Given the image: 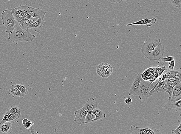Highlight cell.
I'll list each match as a JSON object with an SVG mask.
<instances>
[{
  "mask_svg": "<svg viewBox=\"0 0 181 134\" xmlns=\"http://www.w3.org/2000/svg\"><path fill=\"white\" fill-rule=\"evenodd\" d=\"M166 79L174 78L181 77V72L178 71L173 70H169L166 72Z\"/></svg>",
  "mask_w": 181,
  "mask_h": 134,
  "instance_id": "ffe728a7",
  "label": "cell"
},
{
  "mask_svg": "<svg viewBox=\"0 0 181 134\" xmlns=\"http://www.w3.org/2000/svg\"><path fill=\"white\" fill-rule=\"evenodd\" d=\"M36 37L35 35L23 29L18 23L14 26L13 31L9 35L8 40L13 43L26 42L33 41Z\"/></svg>",
  "mask_w": 181,
  "mask_h": 134,
  "instance_id": "6da1fadb",
  "label": "cell"
},
{
  "mask_svg": "<svg viewBox=\"0 0 181 134\" xmlns=\"http://www.w3.org/2000/svg\"><path fill=\"white\" fill-rule=\"evenodd\" d=\"M169 65L168 66L169 70H174V66H175V59L170 62H169Z\"/></svg>",
  "mask_w": 181,
  "mask_h": 134,
  "instance_id": "d6a6232c",
  "label": "cell"
},
{
  "mask_svg": "<svg viewBox=\"0 0 181 134\" xmlns=\"http://www.w3.org/2000/svg\"><path fill=\"white\" fill-rule=\"evenodd\" d=\"M112 66L107 63H101L97 67L96 72L98 75L103 78H107L112 74Z\"/></svg>",
  "mask_w": 181,
  "mask_h": 134,
  "instance_id": "52a82bcc",
  "label": "cell"
},
{
  "mask_svg": "<svg viewBox=\"0 0 181 134\" xmlns=\"http://www.w3.org/2000/svg\"><path fill=\"white\" fill-rule=\"evenodd\" d=\"M9 119V115H7V114H4L3 117L2 118V120L0 122V124H3V123L7 122L8 121Z\"/></svg>",
  "mask_w": 181,
  "mask_h": 134,
  "instance_id": "836d02e7",
  "label": "cell"
},
{
  "mask_svg": "<svg viewBox=\"0 0 181 134\" xmlns=\"http://www.w3.org/2000/svg\"><path fill=\"white\" fill-rule=\"evenodd\" d=\"M13 85L19 89V91L24 95L26 96L28 94V91H27V87L24 85L18 84H14Z\"/></svg>",
  "mask_w": 181,
  "mask_h": 134,
  "instance_id": "d4e9b609",
  "label": "cell"
},
{
  "mask_svg": "<svg viewBox=\"0 0 181 134\" xmlns=\"http://www.w3.org/2000/svg\"><path fill=\"white\" fill-rule=\"evenodd\" d=\"M180 124L177 128L174 130H172L171 133L175 134H181V121H180Z\"/></svg>",
  "mask_w": 181,
  "mask_h": 134,
  "instance_id": "4dcf8cb0",
  "label": "cell"
},
{
  "mask_svg": "<svg viewBox=\"0 0 181 134\" xmlns=\"http://www.w3.org/2000/svg\"><path fill=\"white\" fill-rule=\"evenodd\" d=\"M91 113L94 114L95 116V119L93 120V121H96L102 119H104L106 117V115L104 111H102L98 108L94 109L93 111H91Z\"/></svg>",
  "mask_w": 181,
  "mask_h": 134,
  "instance_id": "d6986e66",
  "label": "cell"
},
{
  "mask_svg": "<svg viewBox=\"0 0 181 134\" xmlns=\"http://www.w3.org/2000/svg\"><path fill=\"white\" fill-rule=\"evenodd\" d=\"M157 22V19L155 18L152 19L145 18L140 20L137 22L134 23L128 24L126 25V27H130L134 25H145L148 27H151L153 23H155Z\"/></svg>",
  "mask_w": 181,
  "mask_h": 134,
  "instance_id": "7c38bea8",
  "label": "cell"
},
{
  "mask_svg": "<svg viewBox=\"0 0 181 134\" xmlns=\"http://www.w3.org/2000/svg\"><path fill=\"white\" fill-rule=\"evenodd\" d=\"M39 18H30V19H27L23 24V25L21 26L23 29L26 30V31H28L29 27L30 25L33 23L37 20Z\"/></svg>",
  "mask_w": 181,
  "mask_h": 134,
  "instance_id": "44dd1931",
  "label": "cell"
},
{
  "mask_svg": "<svg viewBox=\"0 0 181 134\" xmlns=\"http://www.w3.org/2000/svg\"><path fill=\"white\" fill-rule=\"evenodd\" d=\"M10 10L12 13L14 19L18 23H20L23 18V16H22L19 10L15 9V8H13L10 9Z\"/></svg>",
  "mask_w": 181,
  "mask_h": 134,
  "instance_id": "7402d4cb",
  "label": "cell"
},
{
  "mask_svg": "<svg viewBox=\"0 0 181 134\" xmlns=\"http://www.w3.org/2000/svg\"><path fill=\"white\" fill-rule=\"evenodd\" d=\"M87 113V112L83 108L74 111L75 118L73 121L75 122L77 124L81 125L85 124V118Z\"/></svg>",
  "mask_w": 181,
  "mask_h": 134,
  "instance_id": "9c48e42d",
  "label": "cell"
},
{
  "mask_svg": "<svg viewBox=\"0 0 181 134\" xmlns=\"http://www.w3.org/2000/svg\"><path fill=\"white\" fill-rule=\"evenodd\" d=\"M9 115V119L8 121L13 122L22 117V115L21 113H10Z\"/></svg>",
  "mask_w": 181,
  "mask_h": 134,
  "instance_id": "484cf974",
  "label": "cell"
},
{
  "mask_svg": "<svg viewBox=\"0 0 181 134\" xmlns=\"http://www.w3.org/2000/svg\"><path fill=\"white\" fill-rule=\"evenodd\" d=\"M158 130L151 127H137L135 125L131 126L130 129L129 130L127 134H161Z\"/></svg>",
  "mask_w": 181,
  "mask_h": 134,
  "instance_id": "8992f818",
  "label": "cell"
},
{
  "mask_svg": "<svg viewBox=\"0 0 181 134\" xmlns=\"http://www.w3.org/2000/svg\"><path fill=\"white\" fill-rule=\"evenodd\" d=\"M141 79L142 74L138 73L135 77L134 81L132 83L129 93V96H134L137 95L139 85H140Z\"/></svg>",
  "mask_w": 181,
  "mask_h": 134,
  "instance_id": "8fae6325",
  "label": "cell"
},
{
  "mask_svg": "<svg viewBox=\"0 0 181 134\" xmlns=\"http://www.w3.org/2000/svg\"><path fill=\"white\" fill-rule=\"evenodd\" d=\"M157 83L156 81L150 83L149 81H145L142 78L137 93L140 100L146 101L148 99L149 93Z\"/></svg>",
  "mask_w": 181,
  "mask_h": 134,
  "instance_id": "3957f363",
  "label": "cell"
},
{
  "mask_svg": "<svg viewBox=\"0 0 181 134\" xmlns=\"http://www.w3.org/2000/svg\"><path fill=\"white\" fill-rule=\"evenodd\" d=\"M82 108L86 111L89 110L92 111L94 109L98 108V104L94 98H89L87 101L83 105Z\"/></svg>",
  "mask_w": 181,
  "mask_h": 134,
  "instance_id": "9a60e30c",
  "label": "cell"
},
{
  "mask_svg": "<svg viewBox=\"0 0 181 134\" xmlns=\"http://www.w3.org/2000/svg\"><path fill=\"white\" fill-rule=\"evenodd\" d=\"M10 113H21L20 108L16 105H14L8 109L4 114L10 115Z\"/></svg>",
  "mask_w": 181,
  "mask_h": 134,
  "instance_id": "cb8c5ba5",
  "label": "cell"
},
{
  "mask_svg": "<svg viewBox=\"0 0 181 134\" xmlns=\"http://www.w3.org/2000/svg\"><path fill=\"white\" fill-rule=\"evenodd\" d=\"M95 115L92 114V113H87L85 118V124H88L90 122H93V120L95 119Z\"/></svg>",
  "mask_w": 181,
  "mask_h": 134,
  "instance_id": "4316f807",
  "label": "cell"
},
{
  "mask_svg": "<svg viewBox=\"0 0 181 134\" xmlns=\"http://www.w3.org/2000/svg\"><path fill=\"white\" fill-rule=\"evenodd\" d=\"M28 119H27V118H24V119L23 120H22V123L23 124V125H24L26 124V123L28 121Z\"/></svg>",
  "mask_w": 181,
  "mask_h": 134,
  "instance_id": "f35d334b",
  "label": "cell"
},
{
  "mask_svg": "<svg viewBox=\"0 0 181 134\" xmlns=\"http://www.w3.org/2000/svg\"><path fill=\"white\" fill-rule=\"evenodd\" d=\"M170 2L173 6L180 10L181 0H170Z\"/></svg>",
  "mask_w": 181,
  "mask_h": 134,
  "instance_id": "83f0119b",
  "label": "cell"
},
{
  "mask_svg": "<svg viewBox=\"0 0 181 134\" xmlns=\"http://www.w3.org/2000/svg\"><path fill=\"white\" fill-rule=\"evenodd\" d=\"M181 99V82L174 86L171 97L168 98L167 102L173 103Z\"/></svg>",
  "mask_w": 181,
  "mask_h": 134,
  "instance_id": "30bf717a",
  "label": "cell"
},
{
  "mask_svg": "<svg viewBox=\"0 0 181 134\" xmlns=\"http://www.w3.org/2000/svg\"><path fill=\"white\" fill-rule=\"evenodd\" d=\"M44 23V18H39L37 20L30 25L29 27V30H33L36 33H39L41 30V27Z\"/></svg>",
  "mask_w": 181,
  "mask_h": 134,
  "instance_id": "2e32d148",
  "label": "cell"
},
{
  "mask_svg": "<svg viewBox=\"0 0 181 134\" xmlns=\"http://www.w3.org/2000/svg\"><path fill=\"white\" fill-rule=\"evenodd\" d=\"M128 0H109V1H110V2L111 3H120L123 1H126Z\"/></svg>",
  "mask_w": 181,
  "mask_h": 134,
  "instance_id": "8d00e7d4",
  "label": "cell"
},
{
  "mask_svg": "<svg viewBox=\"0 0 181 134\" xmlns=\"http://www.w3.org/2000/svg\"><path fill=\"white\" fill-rule=\"evenodd\" d=\"M165 52L164 46L161 43L154 48L147 58L150 60L158 61L163 57Z\"/></svg>",
  "mask_w": 181,
  "mask_h": 134,
  "instance_id": "ba28073f",
  "label": "cell"
},
{
  "mask_svg": "<svg viewBox=\"0 0 181 134\" xmlns=\"http://www.w3.org/2000/svg\"><path fill=\"white\" fill-rule=\"evenodd\" d=\"M34 123H33L31 121L28 120L26 124L24 125L25 128L27 129H29L30 128L31 126H33Z\"/></svg>",
  "mask_w": 181,
  "mask_h": 134,
  "instance_id": "e575fe53",
  "label": "cell"
},
{
  "mask_svg": "<svg viewBox=\"0 0 181 134\" xmlns=\"http://www.w3.org/2000/svg\"><path fill=\"white\" fill-rule=\"evenodd\" d=\"M168 70L166 67V66L165 65L163 67H158V69L157 70L156 72L158 73L160 76H161L165 70Z\"/></svg>",
  "mask_w": 181,
  "mask_h": 134,
  "instance_id": "f546056e",
  "label": "cell"
},
{
  "mask_svg": "<svg viewBox=\"0 0 181 134\" xmlns=\"http://www.w3.org/2000/svg\"><path fill=\"white\" fill-rule=\"evenodd\" d=\"M28 130H29L31 131V134H34V133H34L35 129H34L33 126H31V127H30V128Z\"/></svg>",
  "mask_w": 181,
  "mask_h": 134,
  "instance_id": "74e56055",
  "label": "cell"
},
{
  "mask_svg": "<svg viewBox=\"0 0 181 134\" xmlns=\"http://www.w3.org/2000/svg\"><path fill=\"white\" fill-rule=\"evenodd\" d=\"M160 38L151 39L147 38L141 50L142 54L147 58L151 53L160 43Z\"/></svg>",
  "mask_w": 181,
  "mask_h": 134,
  "instance_id": "277c9868",
  "label": "cell"
},
{
  "mask_svg": "<svg viewBox=\"0 0 181 134\" xmlns=\"http://www.w3.org/2000/svg\"><path fill=\"white\" fill-rule=\"evenodd\" d=\"M30 16L29 14H27V15L25 16H23V18H22V19L21 21L19 23H18V24H19V25L21 27L22 25H23V24L24 23V22L27 19H30Z\"/></svg>",
  "mask_w": 181,
  "mask_h": 134,
  "instance_id": "1f68e13d",
  "label": "cell"
},
{
  "mask_svg": "<svg viewBox=\"0 0 181 134\" xmlns=\"http://www.w3.org/2000/svg\"><path fill=\"white\" fill-rule=\"evenodd\" d=\"M9 95L11 96L13 98L18 97L21 98H24L26 96L25 95L19 91V89L13 85H10V90H9Z\"/></svg>",
  "mask_w": 181,
  "mask_h": 134,
  "instance_id": "ac0fdd59",
  "label": "cell"
},
{
  "mask_svg": "<svg viewBox=\"0 0 181 134\" xmlns=\"http://www.w3.org/2000/svg\"><path fill=\"white\" fill-rule=\"evenodd\" d=\"M163 108L168 111H170L173 109H175L176 111H179L180 115L181 116V99L177 101L173 102V103H169L166 102Z\"/></svg>",
  "mask_w": 181,
  "mask_h": 134,
  "instance_id": "5bb4252c",
  "label": "cell"
},
{
  "mask_svg": "<svg viewBox=\"0 0 181 134\" xmlns=\"http://www.w3.org/2000/svg\"><path fill=\"white\" fill-rule=\"evenodd\" d=\"M14 8L20 12L23 17L27 14H29L30 13V9L29 8L28 6H27V4L24 5V6L20 5L18 7Z\"/></svg>",
  "mask_w": 181,
  "mask_h": 134,
  "instance_id": "603a6c76",
  "label": "cell"
},
{
  "mask_svg": "<svg viewBox=\"0 0 181 134\" xmlns=\"http://www.w3.org/2000/svg\"><path fill=\"white\" fill-rule=\"evenodd\" d=\"M132 101V99L130 98H126L124 102L127 104H130Z\"/></svg>",
  "mask_w": 181,
  "mask_h": 134,
  "instance_id": "d590c367",
  "label": "cell"
},
{
  "mask_svg": "<svg viewBox=\"0 0 181 134\" xmlns=\"http://www.w3.org/2000/svg\"><path fill=\"white\" fill-rule=\"evenodd\" d=\"M153 76H154L155 78L157 79L158 78V77H159V76H160L159 74L158 73H157V72L154 73V75H153Z\"/></svg>",
  "mask_w": 181,
  "mask_h": 134,
  "instance_id": "ab89813d",
  "label": "cell"
},
{
  "mask_svg": "<svg viewBox=\"0 0 181 134\" xmlns=\"http://www.w3.org/2000/svg\"><path fill=\"white\" fill-rule=\"evenodd\" d=\"M13 122L7 121L0 124V134L11 133Z\"/></svg>",
  "mask_w": 181,
  "mask_h": 134,
  "instance_id": "e0dca14e",
  "label": "cell"
},
{
  "mask_svg": "<svg viewBox=\"0 0 181 134\" xmlns=\"http://www.w3.org/2000/svg\"><path fill=\"white\" fill-rule=\"evenodd\" d=\"M28 7L30 9V13L29 14L30 18H44L46 12L40 8H35L30 6H28Z\"/></svg>",
  "mask_w": 181,
  "mask_h": 134,
  "instance_id": "4fadbf2b",
  "label": "cell"
},
{
  "mask_svg": "<svg viewBox=\"0 0 181 134\" xmlns=\"http://www.w3.org/2000/svg\"><path fill=\"white\" fill-rule=\"evenodd\" d=\"M2 24L6 29V32L8 36L14 28V26L18 22L14 19L12 13L10 10H4L1 14Z\"/></svg>",
  "mask_w": 181,
  "mask_h": 134,
  "instance_id": "7a4b0ae2",
  "label": "cell"
},
{
  "mask_svg": "<svg viewBox=\"0 0 181 134\" xmlns=\"http://www.w3.org/2000/svg\"><path fill=\"white\" fill-rule=\"evenodd\" d=\"M181 77L174 78H167L163 81V86L157 89L155 93L160 92H165L167 93L169 95L168 98L171 97L172 93L173 88L174 86L179 83L181 82Z\"/></svg>",
  "mask_w": 181,
  "mask_h": 134,
  "instance_id": "5b68a950",
  "label": "cell"
},
{
  "mask_svg": "<svg viewBox=\"0 0 181 134\" xmlns=\"http://www.w3.org/2000/svg\"><path fill=\"white\" fill-rule=\"evenodd\" d=\"M174 59L175 58H174V56H167L165 57H163L161 59L162 64H163L165 62H170V61L174 60Z\"/></svg>",
  "mask_w": 181,
  "mask_h": 134,
  "instance_id": "f1b7e54d",
  "label": "cell"
}]
</instances>
